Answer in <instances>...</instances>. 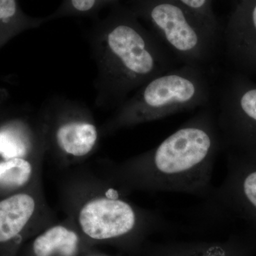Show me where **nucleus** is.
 Masks as SVG:
<instances>
[{
    "label": "nucleus",
    "mask_w": 256,
    "mask_h": 256,
    "mask_svg": "<svg viewBox=\"0 0 256 256\" xmlns=\"http://www.w3.org/2000/svg\"><path fill=\"white\" fill-rule=\"evenodd\" d=\"M98 105L118 107L146 82L175 68L171 53L126 4L116 3L87 34Z\"/></svg>",
    "instance_id": "obj_1"
},
{
    "label": "nucleus",
    "mask_w": 256,
    "mask_h": 256,
    "mask_svg": "<svg viewBox=\"0 0 256 256\" xmlns=\"http://www.w3.org/2000/svg\"><path fill=\"white\" fill-rule=\"evenodd\" d=\"M222 151L216 112L203 108L138 161V184L159 192L205 200L213 192L214 168Z\"/></svg>",
    "instance_id": "obj_2"
},
{
    "label": "nucleus",
    "mask_w": 256,
    "mask_h": 256,
    "mask_svg": "<svg viewBox=\"0 0 256 256\" xmlns=\"http://www.w3.org/2000/svg\"><path fill=\"white\" fill-rule=\"evenodd\" d=\"M212 89L206 68L181 65L140 87L120 106L112 128L158 120L210 106Z\"/></svg>",
    "instance_id": "obj_3"
},
{
    "label": "nucleus",
    "mask_w": 256,
    "mask_h": 256,
    "mask_svg": "<svg viewBox=\"0 0 256 256\" xmlns=\"http://www.w3.org/2000/svg\"><path fill=\"white\" fill-rule=\"evenodd\" d=\"M182 65L206 68L220 34L178 0H129L126 4Z\"/></svg>",
    "instance_id": "obj_4"
},
{
    "label": "nucleus",
    "mask_w": 256,
    "mask_h": 256,
    "mask_svg": "<svg viewBox=\"0 0 256 256\" xmlns=\"http://www.w3.org/2000/svg\"><path fill=\"white\" fill-rule=\"evenodd\" d=\"M223 182L205 198L203 214L228 222L256 246V164L226 156Z\"/></svg>",
    "instance_id": "obj_5"
},
{
    "label": "nucleus",
    "mask_w": 256,
    "mask_h": 256,
    "mask_svg": "<svg viewBox=\"0 0 256 256\" xmlns=\"http://www.w3.org/2000/svg\"><path fill=\"white\" fill-rule=\"evenodd\" d=\"M216 116L226 156L256 164V87L230 84L220 96Z\"/></svg>",
    "instance_id": "obj_6"
},
{
    "label": "nucleus",
    "mask_w": 256,
    "mask_h": 256,
    "mask_svg": "<svg viewBox=\"0 0 256 256\" xmlns=\"http://www.w3.org/2000/svg\"><path fill=\"white\" fill-rule=\"evenodd\" d=\"M79 222L84 233L97 240L124 238L138 230L140 224L161 232L172 228L160 214L140 215L130 204L117 198H98L86 204L80 210Z\"/></svg>",
    "instance_id": "obj_7"
},
{
    "label": "nucleus",
    "mask_w": 256,
    "mask_h": 256,
    "mask_svg": "<svg viewBox=\"0 0 256 256\" xmlns=\"http://www.w3.org/2000/svg\"><path fill=\"white\" fill-rule=\"evenodd\" d=\"M227 54L239 67L256 70V0H240L224 31Z\"/></svg>",
    "instance_id": "obj_8"
},
{
    "label": "nucleus",
    "mask_w": 256,
    "mask_h": 256,
    "mask_svg": "<svg viewBox=\"0 0 256 256\" xmlns=\"http://www.w3.org/2000/svg\"><path fill=\"white\" fill-rule=\"evenodd\" d=\"M256 246L236 234L218 240H165L152 244L149 256H254Z\"/></svg>",
    "instance_id": "obj_9"
},
{
    "label": "nucleus",
    "mask_w": 256,
    "mask_h": 256,
    "mask_svg": "<svg viewBox=\"0 0 256 256\" xmlns=\"http://www.w3.org/2000/svg\"><path fill=\"white\" fill-rule=\"evenodd\" d=\"M63 96L66 117L60 118L54 130L56 146L66 154L86 156L96 146L98 131L90 120L80 116H68V98Z\"/></svg>",
    "instance_id": "obj_10"
},
{
    "label": "nucleus",
    "mask_w": 256,
    "mask_h": 256,
    "mask_svg": "<svg viewBox=\"0 0 256 256\" xmlns=\"http://www.w3.org/2000/svg\"><path fill=\"white\" fill-rule=\"evenodd\" d=\"M34 210V200L25 194L0 202V242H8L20 233Z\"/></svg>",
    "instance_id": "obj_11"
},
{
    "label": "nucleus",
    "mask_w": 256,
    "mask_h": 256,
    "mask_svg": "<svg viewBox=\"0 0 256 256\" xmlns=\"http://www.w3.org/2000/svg\"><path fill=\"white\" fill-rule=\"evenodd\" d=\"M35 134L30 124L13 120L0 127V156L5 160L24 158L32 150Z\"/></svg>",
    "instance_id": "obj_12"
},
{
    "label": "nucleus",
    "mask_w": 256,
    "mask_h": 256,
    "mask_svg": "<svg viewBox=\"0 0 256 256\" xmlns=\"http://www.w3.org/2000/svg\"><path fill=\"white\" fill-rule=\"evenodd\" d=\"M46 18H34L25 14L18 0H0V47L26 30L40 28L48 22Z\"/></svg>",
    "instance_id": "obj_13"
},
{
    "label": "nucleus",
    "mask_w": 256,
    "mask_h": 256,
    "mask_svg": "<svg viewBox=\"0 0 256 256\" xmlns=\"http://www.w3.org/2000/svg\"><path fill=\"white\" fill-rule=\"evenodd\" d=\"M78 238L72 230L57 226L40 236L34 242L36 256H73L76 252Z\"/></svg>",
    "instance_id": "obj_14"
},
{
    "label": "nucleus",
    "mask_w": 256,
    "mask_h": 256,
    "mask_svg": "<svg viewBox=\"0 0 256 256\" xmlns=\"http://www.w3.org/2000/svg\"><path fill=\"white\" fill-rule=\"evenodd\" d=\"M119 0H63L60 6L46 18L48 22L70 16L96 18L102 8L118 3Z\"/></svg>",
    "instance_id": "obj_15"
},
{
    "label": "nucleus",
    "mask_w": 256,
    "mask_h": 256,
    "mask_svg": "<svg viewBox=\"0 0 256 256\" xmlns=\"http://www.w3.org/2000/svg\"><path fill=\"white\" fill-rule=\"evenodd\" d=\"M32 172V165L24 158L0 162V186L18 188L28 183Z\"/></svg>",
    "instance_id": "obj_16"
},
{
    "label": "nucleus",
    "mask_w": 256,
    "mask_h": 256,
    "mask_svg": "<svg viewBox=\"0 0 256 256\" xmlns=\"http://www.w3.org/2000/svg\"><path fill=\"white\" fill-rule=\"evenodd\" d=\"M212 31L220 34V26L213 8V0H178Z\"/></svg>",
    "instance_id": "obj_17"
},
{
    "label": "nucleus",
    "mask_w": 256,
    "mask_h": 256,
    "mask_svg": "<svg viewBox=\"0 0 256 256\" xmlns=\"http://www.w3.org/2000/svg\"><path fill=\"white\" fill-rule=\"evenodd\" d=\"M239 1H240V0H239Z\"/></svg>",
    "instance_id": "obj_18"
}]
</instances>
